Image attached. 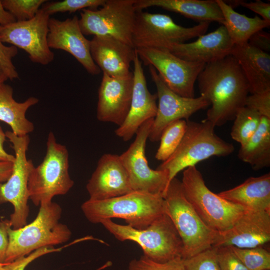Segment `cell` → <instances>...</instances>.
Returning a JSON list of instances; mask_svg holds the SVG:
<instances>
[{
    "instance_id": "obj_5",
    "label": "cell",
    "mask_w": 270,
    "mask_h": 270,
    "mask_svg": "<svg viewBox=\"0 0 270 270\" xmlns=\"http://www.w3.org/2000/svg\"><path fill=\"white\" fill-rule=\"evenodd\" d=\"M100 224L118 240L137 243L142 250L144 256L153 261L164 262L176 258H182L181 238L165 213L142 230L118 224L112 219L102 220Z\"/></svg>"
},
{
    "instance_id": "obj_27",
    "label": "cell",
    "mask_w": 270,
    "mask_h": 270,
    "mask_svg": "<svg viewBox=\"0 0 270 270\" xmlns=\"http://www.w3.org/2000/svg\"><path fill=\"white\" fill-rule=\"evenodd\" d=\"M222 12V22L234 46H240L248 42L251 36L256 32L268 28L270 22L259 16L248 17L236 12L224 0H216Z\"/></svg>"
},
{
    "instance_id": "obj_19",
    "label": "cell",
    "mask_w": 270,
    "mask_h": 270,
    "mask_svg": "<svg viewBox=\"0 0 270 270\" xmlns=\"http://www.w3.org/2000/svg\"><path fill=\"white\" fill-rule=\"evenodd\" d=\"M86 188L89 199L94 200H107L133 192L120 156L112 154H104L100 158Z\"/></svg>"
},
{
    "instance_id": "obj_24",
    "label": "cell",
    "mask_w": 270,
    "mask_h": 270,
    "mask_svg": "<svg viewBox=\"0 0 270 270\" xmlns=\"http://www.w3.org/2000/svg\"><path fill=\"white\" fill-rule=\"evenodd\" d=\"M218 194L246 210L270 212V174L250 177L238 186Z\"/></svg>"
},
{
    "instance_id": "obj_20",
    "label": "cell",
    "mask_w": 270,
    "mask_h": 270,
    "mask_svg": "<svg viewBox=\"0 0 270 270\" xmlns=\"http://www.w3.org/2000/svg\"><path fill=\"white\" fill-rule=\"evenodd\" d=\"M132 88L133 75L118 78L103 74L98 90V120L120 126L129 112Z\"/></svg>"
},
{
    "instance_id": "obj_16",
    "label": "cell",
    "mask_w": 270,
    "mask_h": 270,
    "mask_svg": "<svg viewBox=\"0 0 270 270\" xmlns=\"http://www.w3.org/2000/svg\"><path fill=\"white\" fill-rule=\"evenodd\" d=\"M270 241V212L246 210L228 230L218 232L213 246H265Z\"/></svg>"
},
{
    "instance_id": "obj_29",
    "label": "cell",
    "mask_w": 270,
    "mask_h": 270,
    "mask_svg": "<svg viewBox=\"0 0 270 270\" xmlns=\"http://www.w3.org/2000/svg\"><path fill=\"white\" fill-rule=\"evenodd\" d=\"M262 116L256 110L244 106L238 112L232 128V138L240 146L246 144L258 130Z\"/></svg>"
},
{
    "instance_id": "obj_18",
    "label": "cell",
    "mask_w": 270,
    "mask_h": 270,
    "mask_svg": "<svg viewBox=\"0 0 270 270\" xmlns=\"http://www.w3.org/2000/svg\"><path fill=\"white\" fill-rule=\"evenodd\" d=\"M133 63V88L130 108L124 123L115 130L116 134L124 141L130 140L145 122L154 118L158 109L157 94H152L148 90L142 62L136 51Z\"/></svg>"
},
{
    "instance_id": "obj_3",
    "label": "cell",
    "mask_w": 270,
    "mask_h": 270,
    "mask_svg": "<svg viewBox=\"0 0 270 270\" xmlns=\"http://www.w3.org/2000/svg\"><path fill=\"white\" fill-rule=\"evenodd\" d=\"M81 209L88 220L100 224L104 220L119 218L127 225L142 230L164 213L162 196L140 191L102 200L88 199Z\"/></svg>"
},
{
    "instance_id": "obj_7",
    "label": "cell",
    "mask_w": 270,
    "mask_h": 270,
    "mask_svg": "<svg viewBox=\"0 0 270 270\" xmlns=\"http://www.w3.org/2000/svg\"><path fill=\"white\" fill-rule=\"evenodd\" d=\"M46 146L43 160L32 168L28 180L29 198L36 206L52 202L56 196L66 194L74 184L68 173L66 147L56 142L52 132L48 134Z\"/></svg>"
},
{
    "instance_id": "obj_12",
    "label": "cell",
    "mask_w": 270,
    "mask_h": 270,
    "mask_svg": "<svg viewBox=\"0 0 270 270\" xmlns=\"http://www.w3.org/2000/svg\"><path fill=\"white\" fill-rule=\"evenodd\" d=\"M154 120H148L138 128L135 140L120 158L128 174L133 191L160 194L164 198L169 185L168 173L165 170L152 169L145 154Z\"/></svg>"
},
{
    "instance_id": "obj_47",
    "label": "cell",
    "mask_w": 270,
    "mask_h": 270,
    "mask_svg": "<svg viewBox=\"0 0 270 270\" xmlns=\"http://www.w3.org/2000/svg\"><path fill=\"white\" fill-rule=\"evenodd\" d=\"M5 264H1L0 263V270H2L4 268V266Z\"/></svg>"
},
{
    "instance_id": "obj_36",
    "label": "cell",
    "mask_w": 270,
    "mask_h": 270,
    "mask_svg": "<svg viewBox=\"0 0 270 270\" xmlns=\"http://www.w3.org/2000/svg\"><path fill=\"white\" fill-rule=\"evenodd\" d=\"M216 248L220 270H248L230 246Z\"/></svg>"
},
{
    "instance_id": "obj_15",
    "label": "cell",
    "mask_w": 270,
    "mask_h": 270,
    "mask_svg": "<svg viewBox=\"0 0 270 270\" xmlns=\"http://www.w3.org/2000/svg\"><path fill=\"white\" fill-rule=\"evenodd\" d=\"M149 66L151 78L157 90L158 105L148 138L152 142L160 140L165 128L180 120H189L196 112L210 106V102L202 96L186 98L172 91L165 84L156 69Z\"/></svg>"
},
{
    "instance_id": "obj_41",
    "label": "cell",
    "mask_w": 270,
    "mask_h": 270,
    "mask_svg": "<svg viewBox=\"0 0 270 270\" xmlns=\"http://www.w3.org/2000/svg\"><path fill=\"white\" fill-rule=\"evenodd\" d=\"M248 43L254 48L268 52L270 50V33L263 30H259L251 36Z\"/></svg>"
},
{
    "instance_id": "obj_39",
    "label": "cell",
    "mask_w": 270,
    "mask_h": 270,
    "mask_svg": "<svg viewBox=\"0 0 270 270\" xmlns=\"http://www.w3.org/2000/svg\"><path fill=\"white\" fill-rule=\"evenodd\" d=\"M62 248H54L53 246L38 249L27 256L21 257L14 261L5 264L2 270H24L26 267L37 258L44 254L60 250Z\"/></svg>"
},
{
    "instance_id": "obj_30",
    "label": "cell",
    "mask_w": 270,
    "mask_h": 270,
    "mask_svg": "<svg viewBox=\"0 0 270 270\" xmlns=\"http://www.w3.org/2000/svg\"><path fill=\"white\" fill-rule=\"evenodd\" d=\"M186 127V121L180 120L168 124L162 131L160 144L155 158L160 161L166 160L174 152L180 144Z\"/></svg>"
},
{
    "instance_id": "obj_44",
    "label": "cell",
    "mask_w": 270,
    "mask_h": 270,
    "mask_svg": "<svg viewBox=\"0 0 270 270\" xmlns=\"http://www.w3.org/2000/svg\"><path fill=\"white\" fill-rule=\"evenodd\" d=\"M13 168V162H0V182H6L10 176Z\"/></svg>"
},
{
    "instance_id": "obj_31",
    "label": "cell",
    "mask_w": 270,
    "mask_h": 270,
    "mask_svg": "<svg viewBox=\"0 0 270 270\" xmlns=\"http://www.w3.org/2000/svg\"><path fill=\"white\" fill-rule=\"evenodd\" d=\"M230 247L248 270H270V252L265 246L248 248Z\"/></svg>"
},
{
    "instance_id": "obj_22",
    "label": "cell",
    "mask_w": 270,
    "mask_h": 270,
    "mask_svg": "<svg viewBox=\"0 0 270 270\" xmlns=\"http://www.w3.org/2000/svg\"><path fill=\"white\" fill-rule=\"evenodd\" d=\"M197 38L194 42L176 44L168 50L184 60L206 64L230 55L234 46L223 25Z\"/></svg>"
},
{
    "instance_id": "obj_11",
    "label": "cell",
    "mask_w": 270,
    "mask_h": 270,
    "mask_svg": "<svg viewBox=\"0 0 270 270\" xmlns=\"http://www.w3.org/2000/svg\"><path fill=\"white\" fill-rule=\"evenodd\" d=\"M136 0H106L102 8L84 9L78 23L84 36H110L133 46Z\"/></svg>"
},
{
    "instance_id": "obj_38",
    "label": "cell",
    "mask_w": 270,
    "mask_h": 270,
    "mask_svg": "<svg viewBox=\"0 0 270 270\" xmlns=\"http://www.w3.org/2000/svg\"><path fill=\"white\" fill-rule=\"evenodd\" d=\"M245 106L256 110L261 116L270 118V90L248 95Z\"/></svg>"
},
{
    "instance_id": "obj_14",
    "label": "cell",
    "mask_w": 270,
    "mask_h": 270,
    "mask_svg": "<svg viewBox=\"0 0 270 270\" xmlns=\"http://www.w3.org/2000/svg\"><path fill=\"white\" fill-rule=\"evenodd\" d=\"M50 18V16L40 8L30 20L0 26V39L2 43L24 50L32 62L46 65L54 57L48 44Z\"/></svg>"
},
{
    "instance_id": "obj_33",
    "label": "cell",
    "mask_w": 270,
    "mask_h": 270,
    "mask_svg": "<svg viewBox=\"0 0 270 270\" xmlns=\"http://www.w3.org/2000/svg\"><path fill=\"white\" fill-rule=\"evenodd\" d=\"M106 0H64L46 2L42 8L49 16L57 12H74L84 9L96 10L102 6Z\"/></svg>"
},
{
    "instance_id": "obj_1",
    "label": "cell",
    "mask_w": 270,
    "mask_h": 270,
    "mask_svg": "<svg viewBox=\"0 0 270 270\" xmlns=\"http://www.w3.org/2000/svg\"><path fill=\"white\" fill-rule=\"evenodd\" d=\"M197 80L200 96L211 106L206 119L215 127L234 120L238 110L245 106L250 86L232 55L206 64Z\"/></svg>"
},
{
    "instance_id": "obj_46",
    "label": "cell",
    "mask_w": 270,
    "mask_h": 270,
    "mask_svg": "<svg viewBox=\"0 0 270 270\" xmlns=\"http://www.w3.org/2000/svg\"><path fill=\"white\" fill-rule=\"evenodd\" d=\"M8 79V78L7 76L0 67V86L4 84V82H6Z\"/></svg>"
},
{
    "instance_id": "obj_10",
    "label": "cell",
    "mask_w": 270,
    "mask_h": 270,
    "mask_svg": "<svg viewBox=\"0 0 270 270\" xmlns=\"http://www.w3.org/2000/svg\"><path fill=\"white\" fill-rule=\"evenodd\" d=\"M6 136L12 143L14 152L12 173L8 179L0 182V204L10 202L14 211L9 220L13 229L27 224L29 214L28 180L30 174L34 166L32 160H28L26 152L30 142L28 135L18 136L12 131H6Z\"/></svg>"
},
{
    "instance_id": "obj_42",
    "label": "cell",
    "mask_w": 270,
    "mask_h": 270,
    "mask_svg": "<svg viewBox=\"0 0 270 270\" xmlns=\"http://www.w3.org/2000/svg\"><path fill=\"white\" fill-rule=\"evenodd\" d=\"M11 226L9 220H0V263L4 264L8 246V230Z\"/></svg>"
},
{
    "instance_id": "obj_23",
    "label": "cell",
    "mask_w": 270,
    "mask_h": 270,
    "mask_svg": "<svg viewBox=\"0 0 270 270\" xmlns=\"http://www.w3.org/2000/svg\"><path fill=\"white\" fill-rule=\"evenodd\" d=\"M230 55L238 62L250 86V93L270 90V55L248 42L234 46Z\"/></svg>"
},
{
    "instance_id": "obj_34",
    "label": "cell",
    "mask_w": 270,
    "mask_h": 270,
    "mask_svg": "<svg viewBox=\"0 0 270 270\" xmlns=\"http://www.w3.org/2000/svg\"><path fill=\"white\" fill-rule=\"evenodd\" d=\"M184 270H220L216 258V248L206 249L190 258L183 259Z\"/></svg>"
},
{
    "instance_id": "obj_26",
    "label": "cell",
    "mask_w": 270,
    "mask_h": 270,
    "mask_svg": "<svg viewBox=\"0 0 270 270\" xmlns=\"http://www.w3.org/2000/svg\"><path fill=\"white\" fill-rule=\"evenodd\" d=\"M38 101L36 98L32 96L24 102H18L13 98L12 87L3 84L0 86V120L9 125L16 135H28L33 132L34 127L26 118V112Z\"/></svg>"
},
{
    "instance_id": "obj_6",
    "label": "cell",
    "mask_w": 270,
    "mask_h": 270,
    "mask_svg": "<svg viewBox=\"0 0 270 270\" xmlns=\"http://www.w3.org/2000/svg\"><path fill=\"white\" fill-rule=\"evenodd\" d=\"M164 213L172 220L183 244L182 258L212 246L218 232L206 226L186 198L181 181L174 178L164 196Z\"/></svg>"
},
{
    "instance_id": "obj_8",
    "label": "cell",
    "mask_w": 270,
    "mask_h": 270,
    "mask_svg": "<svg viewBox=\"0 0 270 270\" xmlns=\"http://www.w3.org/2000/svg\"><path fill=\"white\" fill-rule=\"evenodd\" d=\"M181 183L184 196L200 218L218 232L230 228L246 210L212 192L196 166L184 170Z\"/></svg>"
},
{
    "instance_id": "obj_21",
    "label": "cell",
    "mask_w": 270,
    "mask_h": 270,
    "mask_svg": "<svg viewBox=\"0 0 270 270\" xmlns=\"http://www.w3.org/2000/svg\"><path fill=\"white\" fill-rule=\"evenodd\" d=\"M90 52L103 74L118 78L133 75L130 66L136 51L128 44L110 36H94L90 40Z\"/></svg>"
},
{
    "instance_id": "obj_9",
    "label": "cell",
    "mask_w": 270,
    "mask_h": 270,
    "mask_svg": "<svg viewBox=\"0 0 270 270\" xmlns=\"http://www.w3.org/2000/svg\"><path fill=\"white\" fill-rule=\"evenodd\" d=\"M208 22H200L192 27L176 24L169 16L136 10L132 34L134 49L158 48L168 50L173 45L204 34Z\"/></svg>"
},
{
    "instance_id": "obj_45",
    "label": "cell",
    "mask_w": 270,
    "mask_h": 270,
    "mask_svg": "<svg viewBox=\"0 0 270 270\" xmlns=\"http://www.w3.org/2000/svg\"><path fill=\"white\" fill-rule=\"evenodd\" d=\"M16 22V18L4 8L2 0H0V26H6Z\"/></svg>"
},
{
    "instance_id": "obj_4",
    "label": "cell",
    "mask_w": 270,
    "mask_h": 270,
    "mask_svg": "<svg viewBox=\"0 0 270 270\" xmlns=\"http://www.w3.org/2000/svg\"><path fill=\"white\" fill-rule=\"evenodd\" d=\"M186 121V132L178 147L156 168L168 172L169 184L180 171L211 156H228L234 150L232 144L215 134V126L207 120Z\"/></svg>"
},
{
    "instance_id": "obj_37",
    "label": "cell",
    "mask_w": 270,
    "mask_h": 270,
    "mask_svg": "<svg viewBox=\"0 0 270 270\" xmlns=\"http://www.w3.org/2000/svg\"><path fill=\"white\" fill-rule=\"evenodd\" d=\"M18 53V48L14 46H6L0 39V67L8 79L11 80L19 78L12 58Z\"/></svg>"
},
{
    "instance_id": "obj_17",
    "label": "cell",
    "mask_w": 270,
    "mask_h": 270,
    "mask_svg": "<svg viewBox=\"0 0 270 270\" xmlns=\"http://www.w3.org/2000/svg\"><path fill=\"white\" fill-rule=\"evenodd\" d=\"M48 28V44L50 48L68 52L90 74L100 73V70L90 54V40L82 33L76 16L64 20L50 18Z\"/></svg>"
},
{
    "instance_id": "obj_2",
    "label": "cell",
    "mask_w": 270,
    "mask_h": 270,
    "mask_svg": "<svg viewBox=\"0 0 270 270\" xmlns=\"http://www.w3.org/2000/svg\"><path fill=\"white\" fill-rule=\"evenodd\" d=\"M62 213L56 202L40 205L36 218L30 224L18 228L8 230V246L4 264L45 247H50L68 241L72 232L68 226L59 222Z\"/></svg>"
},
{
    "instance_id": "obj_13",
    "label": "cell",
    "mask_w": 270,
    "mask_h": 270,
    "mask_svg": "<svg viewBox=\"0 0 270 270\" xmlns=\"http://www.w3.org/2000/svg\"><path fill=\"white\" fill-rule=\"evenodd\" d=\"M135 50L144 65L153 66L172 91L184 97L194 98V83L205 64L184 60L166 49Z\"/></svg>"
},
{
    "instance_id": "obj_32",
    "label": "cell",
    "mask_w": 270,
    "mask_h": 270,
    "mask_svg": "<svg viewBox=\"0 0 270 270\" xmlns=\"http://www.w3.org/2000/svg\"><path fill=\"white\" fill-rule=\"evenodd\" d=\"M46 2V0H2L4 8L10 12L18 22L32 18Z\"/></svg>"
},
{
    "instance_id": "obj_25",
    "label": "cell",
    "mask_w": 270,
    "mask_h": 270,
    "mask_svg": "<svg viewBox=\"0 0 270 270\" xmlns=\"http://www.w3.org/2000/svg\"><path fill=\"white\" fill-rule=\"evenodd\" d=\"M136 10L152 6L161 8L200 22H216L224 18L216 0H136Z\"/></svg>"
},
{
    "instance_id": "obj_43",
    "label": "cell",
    "mask_w": 270,
    "mask_h": 270,
    "mask_svg": "<svg viewBox=\"0 0 270 270\" xmlns=\"http://www.w3.org/2000/svg\"><path fill=\"white\" fill-rule=\"evenodd\" d=\"M5 132L0 126V162H14L15 160L14 155L8 153L4 148V144L6 140Z\"/></svg>"
},
{
    "instance_id": "obj_35",
    "label": "cell",
    "mask_w": 270,
    "mask_h": 270,
    "mask_svg": "<svg viewBox=\"0 0 270 270\" xmlns=\"http://www.w3.org/2000/svg\"><path fill=\"white\" fill-rule=\"evenodd\" d=\"M128 270H184L183 259L178 257L164 262L153 261L144 256L132 260Z\"/></svg>"
},
{
    "instance_id": "obj_40",
    "label": "cell",
    "mask_w": 270,
    "mask_h": 270,
    "mask_svg": "<svg viewBox=\"0 0 270 270\" xmlns=\"http://www.w3.org/2000/svg\"><path fill=\"white\" fill-rule=\"evenodd\" d=\"M240 5L261 16L264 20L270 22V4L260 0L246 2L241 0Z\"/></svg>"
},
{
    "instance_id": "obj_28",
    "label": "cell",
    "mask_w": 270,
    "mask_h": 270,
    "mask_svg": "<svg viewBox=\"0 0 270 270\" xmlns=\"http://www.w3.org/2000/svg\"><path fill=\"white\" fill-rule=\"evenodd\" d=\"M238 157L255 170L270 166V118L262 116L256 132L240 146Z\"/></svg>"
}]
</instances>
